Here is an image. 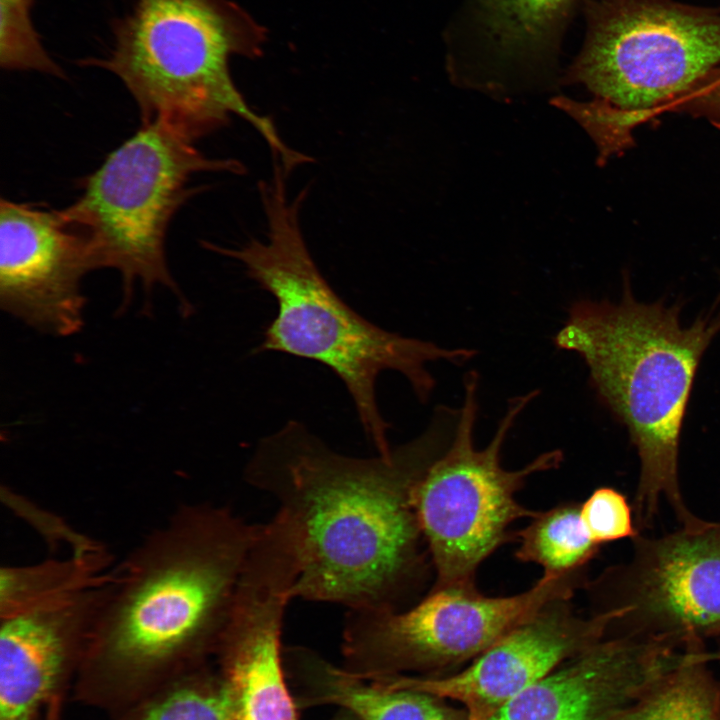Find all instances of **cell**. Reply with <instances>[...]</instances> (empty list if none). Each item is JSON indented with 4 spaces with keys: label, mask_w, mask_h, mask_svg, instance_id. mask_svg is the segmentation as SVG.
<instances>
[{
    "label": "cell",
    "mask_w": 720,
    "mask_h": 720,
    "mask_svg": "<svg viewBox=\"0 0 720 720\" xmlns=\"http://www.w3.org/2000/svg\"><path fill=\"white\" fill-rule=\"evenodd\" d=\"M460 408L437 405L428 426L389 456L340 454L292 420L261 439L244 478L278 504L298 538L293 597L348 609L402 610L431 564L415 488L450 444Z\"/></svg>",
    "instance_id": "6da1fadb"
},
{
    "label": "cell",
    "mask_w": 720,
    "mask_h": 720,
    "mask_svg": "<svg viewBox=\"0 0 720 720\" xmlns=\"http://www.w3.org/2000/svg\"><path fill=\"white\" fill-rule=\"evenodd\" d=\"M617 302L582 299L553 338L584 361L598 400L627 430L639 458L633 502L639 531L651 526L662 498L680 525L686 507L678 475L682 426L700 361L720 332V311L681 321V306L639 301L628 276Z\"/></svg>",
    "instance_id": "7a4b0ae2"
},
{
    "label": "cell",
    "mask_w": 720,
    "mask_h": 720,
    "mask_svg": "<svg viewBox=\"0 0 720 720\" xmlns=\"http://www.w3.org/2000/svg\"><path fill=\"white\" fill-rule=\"evenodd\" d=\"M286 174L274 165L273 178L260 185L267 220L265 240L239 248L205 243L214 252L237 260L248 277L271 294L277 314L255 349L319 362L345 385L360 424L378 455L389 456V423L377 400L376 383L386 370L400 373L416 398L427 403L436 381L430 363L463 365L477 351L447 348L434 342L387 331L351 308L330 286L314 262L299 225L301 197L290 200Z\"/></svg>",
    "instance_id": "3957f363"
},
{
    "label": "cell",
    "mask_w": 720,
    "mask_h": 720,
    "mask_svg": "<svg viewBox=\"0 0 720 720\" xmlns=\"http://www.w3.org/2000/svg\"><path fill=\"white\" fill-rule=\"evenodd\" d=\"M259 525L208 502L177 506L112 570L91 635L101 655L150 666L220 639Z\"/></svg>",
    "instance_id": "277c9868"
},
{
    "label": "cell",
    "mask_w": 720,
    "mask_h": 720,
    "mask_svg": "<svg viewBox=\"0 0 720 720\" xmlns=\"http://www.w3.org/2000/svg\"><path fill=\"white\" fill-rule=\"evenodd\" d=\"M112 28L109 53L80 64L115 74L142 124L160 123L195 142L235 115L264 138L285 171L309 162L249 107L232 80L229 58L255 57L264 41L263 29L232 0H135Z\"/></svg>",
    "instance_id": "5b68a950"
},
{
    "label": "cell",
    "mask_w": 720,
    "mask_h": 720,
    "mask_svg": "<svg viewBox=\"0 0 720 720\" xmlns=\"http://www.w3.org/2000/svg\"><path fill=\"white\" fill-rule=\"evenodd\" d=\"M719 67L720 13L670 0H609L567 77L595 98L552 103L589 133L603 161Z\"/></svg>",
    "instance_id": "8992f818"
},
{
    "label": "cell",
    "mask_w": 720,
    "mask_h": 720,
    "mask_svg": "<svg viewBox=\"0 0 720 720\" xmlns=\"http://www.w3.org/2000/svg\"><path fill=\"white\" fill-rule=\"evenodd\" d=\"M479 375L463 378L464 396L454 436L414 492V507L436 580L433 586L474 585L479 566L510 537L508 529L537 511L516 499L527 479L556 469L563 452L549 450L516 470L501 464L502 447L537 390L510 399L490 442L478 449Z\"/></svg>",
    "instance_id": "52a82bcc"
},
{
    "label": "cell",
    "mask_w": 720,
    "mask_h": 720,
    "mask_svg": "<svg viewBox=\"0 0 720 720\" xmlns=\"http://www.w3.org/2000/svg\"><path fill=\"white\" fill-rule=\"evenodd\" d=\"M243 168L235 160L206 157L194 142L160 123L142 124L84 180L80 197L60 211L87 237L95 268L120 272L126 298L135 281L148 291L163 285L180 295L165 256L170 220L193 194L188 184L195 174Z\"/></svg>",
    "instance_id": "ba28073f"
},
{
    "label": "cell",
    "mask_w": 720,
    "mask_h": 720,
    "mask_svg": "<svg viewBox=\"0 0 720 720\" xmlns=\"http://www.w3.org/2000/svg\"><path fill=\"white\" fill-rule=\"evenodd\" d=\"M584 572L543 574L528 590L491 597L474 585L432 586L402 610L348 609L350 653L361 661L447 665L479 656L552 601L572 598Z\"/></svg>",
    "instance_id": "9c48e42d"
},
{
    "label": "cell",
    "mask_w": 720,
    "mask_h": 720,
    "mask_svg": "<svg viewBox=\"0 0 720 720\" xmlns=\"http://www.w3.org/2000/svg\"><path fill=\"white\" fill-rule=\"evenodd\" d=\"M631 558L592 585L596 611L613 610L607 636L720 638V521L697 518L658 537L639 534Z\"/></svg>",
    "instance_id": "30bf717a"
},
{
    "label": "cell",
    "mask_w": 720,
    "mask_h": 720,
    "mask_svg": "<svg viewBox=\"0 0 720 720\" xmlns=\"http://www.w3.org/2000/svg\"><path fill=\"white\" fill-rule=\"evenodd\" d=\"M300 572L296 533L274 515L259 526L220 636L236 720H297L282 672L281 630Z\"/></svg>",
    "instance_id": "8fae6325"
},
{
    "label": "cell",
    "mask_w": 720,
    "mask_h": 720,
    "mask_svg": "<svg viewBox=\"0 0 720 720\" xmlns=\"http://www.w3.org/2000/svg\"><path fill=\"white\" fill-rule=\"evenodd\" d=\"M95 268L85 234L60 210L1 199L0 304L32 328L69 336L83 326V276Z\"/></svg>",
    "instance_id": "7c38bea8"
},
{
    "label": "cell",
    "mask_w": 720,
    "mask_h": 720,
    "mask_svg": "<svg viewBox=\"0 0 720 720\" xmlns=\"http://www.w3.org/2000/svg\"><path fill=\"white\" fill-rule=\"evenodd\" d=\"M571 598L550 602L503 636L473 663L440 679L378 676L379 684L450 698L466 709L468 720H490L504 705L556 667L600 642L614 619L611 611L583 617Z\"/></svg>",
    "instance_id": "4fadbf2b"
},
{
    "label": "cell",
    "mask_w": 720,
    "mask_h": 720,
    "mask_svg": "<svg viewBox=\"0 0 720 720\" xmlns=\"http://www.w3.org/2000/svg\"><path fill=\"white\" fill-rule=\"evenodd\" d=\"M682 646L606 636L504 705L490 720H606L670 667Z\"/></svg>",
    "instance_id": "5bb4252c"
},
{
    "label": "cell",
    "mask_w": 720,
    "mask_h": 720,
    "mask_svg": "<svg viewBox=\"0 0 720 720\" xmlns=\"http://www.w3.org/2000/svg\"><path fill=\"white\" fill-rule=\"evenodd\" d=\"M108 581L1 618L0 720H30L76 642L92 635Z\"/></svg>",
    "instance_id": "9a60e30c"
},
{
    "label": "cell",
    "mask_w": 720,
    "mask_h": 720,
    "mask_svg": "<svg viewBox=\"0 0 720 720\" xmlns=\"http://www.w3.org/2000/svg\"><path fill=\"white\" fill-rule=\"evenodd\" d=\"M703 640H689L676 661L606 720H720V679Z\"/></svg>",
    "instance_id": "2e32d148"
},
{
    "label": "cell",
    "mask_w": 720,
    "mask_h": 720,
    "mask_svg": "<svg viewBox=\"0 0 720 720\" xmlns=\"http://www.w3.org/2000/svg\"><path fill=\"white\" fill-rule=\"evenodd\" d=\"M110 556L103 548L72 554L63 560H46L0 569V617L52 602L105 582Z\"/></svg>",
    "instance_id": "e0dca14e"
},
{
    "label": "cell",
    "mask_w": 720,
    "mask_h": 720,
    "mask_svg": "<svg viewBox=\"0 0 720 720\" xmlns=\"http://www.w3.org/2000/svg\"><path fill=\"white\" fill-rule=\"evenodd\" d=\"M515 557L535 563L543 574L564 575L584 572L601 549L590 537L581 517V503H560L539 512L515 534Z\"/></svg>",
    "instance_id": "ac0fdd59"
},
{
    "label": "cell",
    "mask_w": 720,
    "mask_h": 720,
    "mask_svg": "<svg viewBox=\"0 0 720 720\" xmlns=\"http://www.w3.org/2000/svg\"><path fill=\"white\" fill-rule=\"evenodd\" d=\"M323 697L361 720H445L430 695L366 685L352 674L317 663Z\"/></svg>",
    "instance_id": "d6986e66"
},
{
    "label": "cell",
    "mask_w": 720,
    "mask_h": 720,
    "mask_svg": "<svg viewBox=\"0 0 720 720\" xmlns=\"http://www.w3.org/2000/svg\"><path fill=\"white\" fill-rule=\"evenodd\" d=\"M34 0H0V65L8 71H37L64 78L32 21Z\"/></svg>",
    "instance_id": "ffe728a7"
},
{
    "label": "cell",
    "mask_w": 720,
    "mask_h": 720,
    "mask_svg": "<svg viewBox=\"0 0 720 720\" xmlns=\"http://www.w3.org/2000/svg\"><path fill=\"white\" fill-rule=\"evenodd\" d=\"M574 0H487L491 26L504 45L528 47L566 13Z\"/></svg>",
    "instance_id": "44dd1931"
},
{
    "label": "cell",
    "mask_w": 720,
    "mask_h": 720,
    "mask_svg": "<svg viewBox=\"0 0 720 720\" xmlns=\"http://www.w3.org/2000/svg\"><path fill=\"white\" fill-rule=\"evenodd\" d=\"M581 517L592 538L599 545L640 534L633 507L624 494L613 487H598L581 503Z\"/></svg>",
    "instance_id": "7402d4cb"
},
{
    "label": "cell",
    "mask_w": 720,
    "mask_h": 720,
    "mask_svg": "<svg viewBox=\"0 0 720 720\" xmlns=\"http://www.w3.org/2000/svg\"><path fill=\"white\" fill-rule=\"evenodd\" d=\"M142 720H236L235 702L228 684L215 692L181 689L151 707Z\"/></svg>",
    "instance_id": "603a6c76"
},
{
    "label": "cell",
    "mask_w": 720,
    "mask_h": 720,
    "mask_svg": "<svg viewBox=\"0 0 720 720\" xmlns=\"http://www.w3.org/2000/svg\"><path fill=\"white\" fill-rule=\"evenodd\" d=\"M670 110L703 117L720 126V67L675 102Z\"/></svg>",
    "instance_id": "cb8c5ba5"
},
{
    "label": "cell",
    "mask_w": 720,
    "mask_h": 720,
    "mask_svg": "<svg viewBox=\"0 0 720 720\" xmlns=\"http://www.w3.org/2000/svg\"><path fill=\"white\" fill-rule=\"evenodd\" d=\"M708 657H709L710 661H713V660L720 661V646L716 651H713V652L709 651Z\"/></svg>",
    "instance_id": "d4e9b609"
},
{
    "label": "cell",
    "mask_w": 720,
    "mask_h": 720,
    "mask_svg": "<svg viewBox=\"0 0 720 720\" xmlns=\"http://www.w3.org/2000/svg\"><path fill=\"white\" fill-rule=\"evenodd\" d=\"M718 301L720 302V294H719V296H718Z\"/></svg>",
    "instance_id": "484cf974"
}]
</instances>
